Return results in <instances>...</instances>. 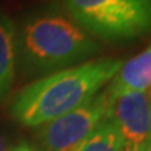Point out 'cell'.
<instances>
[{"mask_svg": "<svg viewBox=\"0 0 151 151\" xmlns=\"http://www.w3.org/2000/svg\"><path fill=\"white\" fill-rule=\"evenodd\" d=\"M122 151H144V143L143 144H136V143H129L124 141Z\"/></svg>", "mask_w": 151, "mask_h": 151, "instance_id": "9", "label": "cell"}, {"mask_svg": "<svg viewBox=\"0 0 151 151\" xmlns=\"http://www.w3.org/2000/svg\"><path fill=\"white\" fill-rule=\"evenodd\" d=\"M0 151H7V143H6L4 136L0 133Z\"/></svg>", "mask_w": 151, "mask_h": 151, "instance_id": "11", "label": "cell"}, {"mask_svg": "<svg viewBox=\"0 0 151 151\" xmlns=\"http://www.w3.org/2000/svg\"><path fill=\"white\" fill-rule=\"evenodd\" d=\"M123 144L118 127L106 119L73 151H122Z\"/></svg>", "mask_w": 151, "mask_h": 151, "instance_id": "8", "label": "cell"}, {"mask_svg": "<svg viewBox=\"0 0 151 151\" xmlns=\"http://www.w3.org/2000/svg\"><path fill=\"white\" fill-rule=\"evenodd\" d=\"M9 151H38V150L32 148V147L29 146V144H27V143H20L18 146L13 147V148L9 150Z\"/></svg>", "mask_w": 151, "mask_h": 151, "instance_id": "10", "label": "cell"}, {"mask_svg": "<svg viewBox=\"0 0 151 151\" xmlns=\"http://www.w3.org/2000/svg\"><path fill=\"white\" fill-rule=\"evenodd\" d=\"M16 48L18 65L28 74L80 65L101 49L59 3L39 6L22 18L16 31Z\"/></svg>", "mask_w": 151, "mask_h": 151, "instance_id": "1", "label": "cell"}, {"mask_svg": "<svg viewBox=\"0 0 151 151\" xmlns=\"http://www.w3.org/2000/svg\"><path fill=\"white\" fill-rule=\"evenodd\" d=\"M16 31L13 20L0 11V101L6 98L14 81L17 62Z\"/></svg>", "mask_w": 151, "mask_h": 151, "instance_id": "7", "label": "cell"}, {"mask_svg": "<svg viewBox=\"0 0 151 151\" xmlns=\"http://www.w3.org/2000/svg\"><path fill=\"white\" fill-rule=\"evenodd\" d=\"M144 151H151V137L144 143Z\"/></svg>", "mask_w": 151, "mask_h": 151, "instance_id": "12", "label": "cell"}, {"mask_svg": "<svg viewBox=\"0 0 151 151\" xmlns=\"http://www.w3.org/2000/svg\"><path fill=\"white\" fill-rule=\"evenodd\" d=\"M63 7L92 38L132 41L151 29V0H63Z\"/></svg>", "mask_w": 151, "mask_h": 151, "instance_id": "3", "label": "cell"}, {"mask_svg": "<svg viewBox=\"0 0 151 151\" xmlns=\"http://www.w3.org/2000/svg\"><path fill=\"white\" fill-rule=\"evenodd\" d=\"M108 119L118 127L124 141L146 143L151 137V92L108 95Z\"/></svg>", "mask_w": 151, "mask_h": 151, "instance_id": "5", "label": "cell"}, {"mask_svg": "<svg viewBox=\"0 0 151 151\" xmlns=\"http://www.w3.org/2000/svg\"><path fill=\"white\" fill-rule=\"evenodd\" d=\"M108 119V95L102 92L77 109L41 126L38 151H73Z\"/></svg>", "mask_w": 151, "mask_h": 151, "instance_id": "4", "label": "cell"}, {"mask_svg": "<svg viewBox=\"0 0 151 151\" xmlns=\"http://www.w3.org/2000/svg\"><path fill=\"white\" fill-rule=\"evenodd\" d=\"M123 60H88L55 71L24 87L11 104L17 122L38 127L88 102L122 67Z\"/></svg>", "mask_w": 151, "mask_h": 151, "instance_id": "2", "label": "cell"}, {"mask_svg": "<svg viewBox=\"0 0 151 151\" xmlns=\"http://www.w3.org/2000/svg\"><path fill=\"white\" fill-rule=\"evenodd\" d=\"M151 88V46L123 62L122 67L111 80L106 94L116 95L122 92H147Z\"/></svg>", "mask_w": 151, "mask_h": 151, "instance_id": "6", "label": "cell"}]
</instances>
